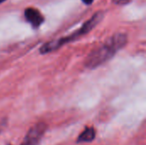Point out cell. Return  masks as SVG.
Instances as JSON below:
<instances>
[{
    "label": "cell",
    "mask_w": 146,
    "mask_h": 145,
    "mask_svg": "<svg viewBox=\"0 0 146 145\" xmlns=\"http://www.w3.org/2000/svg\"><path fill=\"white\" fill-rule=\"evenodd\" d=\"M24 17L26 21L32 26L33 28H38L44 21V17L41 12L33 7L27 8L24 10Z\"/></svg>",
    "instance_id": "4"
},
{
    "label": "cell",
    "mask_w": 146,
    "mask_h": 145,
    "mask_svg": "<svg viewBox=\"0 0 146 145\" xmlns=\"http://www.w3.org/2000/svg\"><path fill=\"white\" fill-rule=\"evenodd\" d=\"M6 0H0V3H4Z\"/></svg>",
    "instance_id": "8"
},
{
    "label": "cell",
    "mask_w": 146,
    "mask_h": 145,
    "mask_svg": "<svg viewBox=\"0 0 146 145\" xmlns=\"http://www.w3.org/2000/svg\"><path fill=\"white\" fill-rule=\"evenodd\" d=\"M132 0H112V2L116 5H125L130 3Z\"/></svg>",
    "instance_id": "6"
},
{
    "label": "cell",
    "mask_w": 146,
    "mask_h": 145,
    "mask_svg": "<svg viewBox=\"0 0 146 145\" xmlns=\"http://www.w3.org/2000/svg\"><path fill=\"white\" fill-rule=\"evenodd\" d=\"M95 137H96V130L93 127H86L85 130L78 137L76 142L78 144L91 143L95 139Z\"/></svg>",
    "instance_id": "5"
},
{
    "label": "cell",
    "mask_w": 146,
    "mask_h": 145,
    "mask_svg": "<svg viewBox=\"0 0 146 145\" xmlns=\"http://www.w3.org/2000/svg\"><path fill=\"white\" fill-rule=\"evenodd\" d=\"M127 43V36L123 32H117L110 37L103 44L93 50L86 57L85 65L94 69L110 60Z\"/></svg>",
    "instance_id": "1"
},
{
    "label": "cell",
    "mask_w": 146,
    "mask_h": 145,
    "mask_svg": "<svg viewBox=\"0 0 146 145\" xmlns=\"http://www.w3.org/2000/svg\"><path fill=\"white\" fill-rule=\"evenodd\" d=\"M8 145H11V144H8Z\"/></svg>",
    "instance_id": "9"
},
{
    "label": "cell",
    "mask_w": 146,
    "mask_h": 145,
    "mask_svg": "<svg viewBox=\"0 0 146 145\" xmlns=\"http://www.w3.org/2000/svg\"><path fill=\"white\" fill-rule=\"evenodd\" d=\"M46 130L47 125L45 123L39 122L35 124L29 129L21 145H38Z\"/></svg>",
    "instance_id": "3"
},
{
    "label": "cell",
    "mask_w": 146,
    "mask_h": 145,
    "mask_svg": "<svg viewBox=\"0 0 146 145\" xmlns=\"http://www.w3.org/2000/svg\"><path fill=\"white\" fill-rule=\"evenodd\" d=\"M104 14L103 11H98L96 12L89 20H87L85 23H83V25L74 32H73L72 34L66 36V37H62L58 39H55L52 41H49L47 43H45L44 44H43L40 49H39V52L42 55L44 54H48L50 53L54 50H58L60 47L63 46L64 44L73 42L78 38H80V37L87 34L88 32H90L97 25H98L102 20L104 19Z\"/></svg>",
    "instance_id": "2"
},
{
    "label": "cell",
    "mask_w": 146,
    "mask_h": 145,
    "mask_svg": "<svg viewBox=\"0 0 146 145\" xmlns=\"http://www.w3.org/2000/svg\"><path fill=\"white\" fill-rule=\"evenodd\" d=\"M85 4H86V5H90V4H92V3H93V1L94 0H81Z\"/></svg>",
    "instance_id": "7"
}]
</instances>
